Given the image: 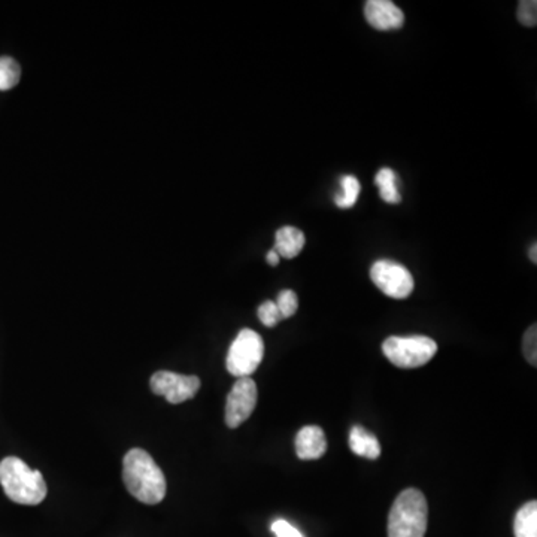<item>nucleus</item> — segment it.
I'll list each match as a JSON object with an SVG mask.
<instances>
[{"instance_id": "9", "label": "nucleus", "mask_w": 537, "mask_h": 537, "mask_svg": "<svg viewBox=\"0 0 537 537\" xmlns=\"http://www.w3.org/2000/svg\"><path fill=\"white\" fill-rule=\"evenodd\" d=\"M364 17L377 30H397L403 26L404 13L391 0H368L364 4Z\"/></svg>"}, {"instance_id": "1", "label": "nucleus", "mask_w": 537, "mask_h": 537, "mask_svg": "<svg viewBox=\"0 0 537 537\" xmlns=\"http://www.w3.org/2000/svg\"><path fill=\"white\" fill-rule=\"evenodd\" d=\"M123 480L129 493L145 505L163 502L166 478L152 455L141 448L130 449L123 460Z\"/></svg>"}, {"instance_id": "10", "label": "nucleus", "mask_w": 537, "mask_h": 537, "mask_svg": "<svg viewBox=\"0 0 537 537\" xmlns=\"http://www.w3.org/2000/svg\"><path fill=\"white\" fill-rule=\"evenodd\" d=\"M327 451V439L321 427L307 426L296 436V454L300 460H318Z\"/></svg>"}, {"instance_id": "14", "label": "nucleus", "mask_w": 537, "mask_h": 537, "mask_svg": "<svg viewBox=\"0 0 537 537\" xmlns=\"http://www.w3.org/2000/svg\"><path fill=\"white\" fill-rule=\"evenodd\" d=\"M375 184L379 188V195L386 204H397L402 202L399 188H397V177L394 170L384 168L375 177Z\"/></svg>"}, {"instance_id": "3", "label": "nucleus", "mask_w": 537, "mask_h": 537, "mask_svg": "<svg viewBox=\"0 0 537 537\" xmlns=\"http://www.w3.org/2000/svg\"><path fill=\"white\" fill-rule=\"evenodd\" d=\"M429 507L417 489H404L395 498L388 515V537H424Z\"/></svg>"}, {"instance_id": "4", "label": "nucleus", "mask_w": 537, "mask_h": 537, "mask_svg": "<svg viewBox=\"0 0 537 537\" xmlns=\"http://www.w3.org/2000/svg\"><path fill=\"white\" fill-rule=\"evenodd\" d=\"M382 352L395 368H417L436 356L437 343L427 336H391L382 343Z\"/></svg>"}, {"instance_id": "6", "label": "nucleus", "mask_w": 537, "mask_h": 537, "mask_svg": "<svg viewBox=\"0 0 537 537\" xmlns=\"http://www.w3.org/2000/svg\"><path fill=\"white\" fill-rule=\"evenodd\" d=\"M370 280L382 293L393 299H406L415 289L411 272L393 260H377L370 267Z\"/></svg>"}, {"instance_id": "5", "label": "nucleus", "mask_w": 537, "mask_h": 537, "mask_svg": "<svg viewBox=\"0 0 537 537\" xmlns=\"http://www.w3.org/2000/svg\"><path fill=\"white\" fill-rule=\"evenodd\" d=\"M264 357L262 336L251 329H242L227 354L226 366L236 377H249L257 370Z\"/></svg>"}, {"instance_id": "8", "label": "nucleus", "mask_w": 537, "mask_h": 537, "mask_svg": "<svg viewBox=\"0 0 537 537\" xmlns=\"http://www.w3.org/2000/svg\"><path fill=\"white\" fill-rule=\"evenodd\" d=\"M152 393L163 395L169 403L179 404L193 399L200 388V379L197 377H186L181 373L160 370L152 377L150 381Z\"/></svg>"}, {"instance_id": "22", "label": "nucleus", "mask_w": 537, "mask_h": 537, "mask_svg": "<svg viewBox=\"0 0 537 537\" xmlns=\"http://www.w3.org/2000/svg\"><path fill=\"white\" fill-rule=\"evenodd\" d=\"M266 260L267 263L271 264V266H278V264H280L281 262V257L280 256H278V253H276L275 249H272V251H269V253H267Z\"/></svg>"}, {"instance_id": "18", "label": "nucleus", "mask_w": 537, "mask_h": 537, "mask_svg": "<svg viewBox=\"0 0 537 537\" xmlns=\"http://www.w3.org/2000/svg\"><path fill=\"white\" fill-rule=\"evenodd\" d=\"M516 17L521 24L534 27L537 24V2L536 0H523L518 4Z\"/></svg>"}, {"instance_id": "7", "label": "nucleus", "mask_w": 537, "mask_h": 537, "mask_svg": "<svg viewBox=\"0 0 537 537\" xmlns=\"http://www.w3.org/2000/svg\"><path fill=\"white\" fill-rule=\"evenodd\" d=\"M257 384L251 377H239L227 395V427L238 429L242 426L257 406Z\"/></svg>"}, {"instance_id": "20", "label": "nucleus", "mask_w": 537, "mask_h": 537, "mask_svg": "<svg viewBox=\"0 0 537 537\" xmlns=\"http://www.w3.org/2000/svg\"><path fill=\"white\" fill-rule=\"evenodd\" d=\"M523 351H524L525 359L530 364L536 366L537 364V327L536 325L529 327L525 332L524 341H523Z\"/></svg>"}, {"instance_id": "23", "label": "nucleus", "mask_w": 537, "mask_h": 537, "mask_svg": "<svg viewBox=\"0 0 537 537\" xmlns=\"http://www.w3.org/2000/svg\"><path fill=\"white\" fill-rule=\"evenodd\" d=\"M530 260L536 264L537 263V244L532 245V248L529 251Z\"/></svg>"}, {"instance_id": "2", "label": "nucleus", "mask_w": 537, "mask_h": 537, "mask_svg": "<svg viewBox=\"0 0 537 537\" xmlns=\"http://www.w3.org/2000/svg\"><path fill=\"white\" fill-rule=\"evenodd\" d=\"M0 485L9 500L27 507L44 502L48 493L42 473L17 457H6L0 462Z\"/></svg>"}, {"instance_id": "13", "label": "nucleus", "mask_w": 537, "mask_h": 537, "mask_svg": "<svg viewBox=\"0 0 537 537\" xmlns=\"http://www.w3.org/2000/svg\"><path fill=\"white\" fill-rule=\"evenodd\" d=\"M515 537H537V502L525 503L520 511L516 512L514 523Z\"/></svg>"}, {"instance_id": "16", "label": "nucleus", "mask_w": 537, "mask_h": 537, "mask_svg": "<svg viewBox=\"0 0 537 537\" xmlns=\"http://www.w3.org/2000/svg\"><path fill=\"white\" fill-rule=\"evenodd\" d=\"M22 78V67L13 57H0V90L6 91L15 87Z\"/></svg>"}, {"instance_id": "15", "label": "nucleus", "mask_w": 537, "mask_h": 537, "mask_svg": "<svg viewBox=\"0 0 537 537\" xmlns=\"http://www.w3.org/2000/svg\"><path fill=\"white\" fill-rule=\"evenodd\" d=\"M341 186H342V193L334 197V204L341 209L352 208L357 204L361 191L359 179L354 175H345L341 179Z\"/></svg>"}, {"instance_id": "12", "label": "nucleus", "mask_w": 537, "mask_h": 537, "mask_svg": "<svg viewBox=\"0 0 537 537\" xmlns=\"http://www.w3.org/2000/svg\"><path fill=\"white\" fill-rule=\"evenodd\" d=\"M350 448L359 457L368 458V460H377L381 455V445L377 436L361 426L352 427L350 433Z\"/></svg>"}, {"instance_id": "17", "label": "nucleus", "mask_w": 537, "mask_h": 537, "mask_svg": "<svg viewBox=\"0 0 537 537\" xmlns=\"http://www.w3.org/2000/svg\"><path fill=\"white\" fill-rule=\"evenodd\" d=\"M275 303L278 309H280L282 320L293 316L294 314L298 312L299 299L298 294L294 293L293 290H282V291L278 294V299H276Z\"/></svg>"}, {"instance_id": "11", "label": "nucleus", "mask_w": 537, "mask_h": 537, "mask_svg": "<svg viewBox=\"0 0 537 537\" xmlns=\"http://www.w3.org/2000/svg\"><path fill=\"white\" fill-rule=\"evenodd\" d=\"M305 244H307V238L302 230H299L298 227L285 226L276 231L273 249L280 257L291 260L302 253Z\"/></svg>"}, {"instance_id": "19", "label": "nucleus", "mask_w": 537, "mask_h": 537, "mask_svg": "<svg viewBox=\"0 0 537 537\" xmlns=\"http://www.w3.org/2000/svg\"><path fill=\"white\" fill-rule=\"evenodd\" d=\"M258 320L262 321V325H266V327H275L282 320L276 303L271 302V300L262 303L258 307Z\"/></svg>"}, {"instance_id": "21", "label": "nucleus", "mask_w": 537, "mask_h": 537, "mask_svg": "<svg viewBox=\"0 0 537 537\" xmlns=\"http://www.w3.org/2000/svg\"><path fill=\"white\" fill-rule=\"evenodd\" d=\"M272 532L276 537H303V534L294 525L285 520H276L272 524Z\"/></svg>"}]
</instances>
